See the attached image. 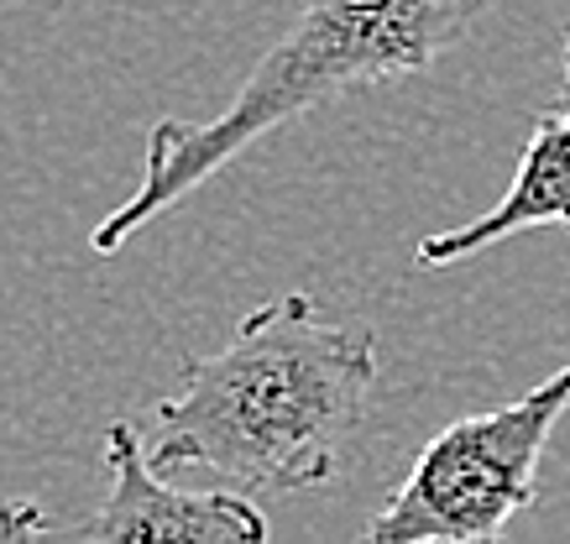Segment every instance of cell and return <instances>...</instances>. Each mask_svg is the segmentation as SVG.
<instances>
[{"label": "cell", "instance_id": "obj_1", "mask_svg": "<svg viewBox=\"0 0 570 544\" xmlns=\"http://www.w3.org/2000/svg\"><path fill=\"white\" fill-rule=\"evenodd\" d=\"M178 377V393L153 414V472H209L242 497H288L335 476L382 367L366 325H335L309 294H283Z\"/></svg>", "mask_w": 570, "mask_h": 544}, {"label": "cell", "instance_id": "obj_2", "mask_svg": "<svg viewBox=\"0 0 570 544\" xmlns=\"http://www.w3.org/2000/svg\"><path fill=\"white\" fill-rule=\"evenodd\" d=\"M487 6L492 0H304L294 27L262 53L215 121L163 116L153 126L141 184L95 226L89 246L100 257L121 251L147 220L174 210L184 194L209 184L294 116L330 106L346 89L424 73L466 42Z\"/></svg>", "mask_w": 570, "mask_h": 544}, {"label": "cell", "instance_id": "obj_3", "mask_svg": "<svg viewBox=\"0 0 570 544\" xmlns=\"http://www.w3.org/2000/svg\"><path fill=\"white\" fill-rule=\"evenodd\" d=\"M570 408V367L523 398L445 424L356 544H487L539 503V461Z\"/></svg>", "mask_w": 570, "mask_h": 544}, {"label": "cell", "instance_id": "obj_4", "mask_svg": "<svg viewBox=\"0 0 570 544\" xmlns=\"http://www.w3.org/2000/svg\"><path fill=\"white\" fill-rule=\"evenodd\" d=\"M105 497L89 544H267V518L242 492H184L153 472L137 424L116 419L100 445Z\"/></svg>", "mask_w": 570, "mask_h": 544}, {"label": "cell", "instance_id": "obj_5", "mask_svg": "<svg viewBox=\"0 0 570 544\" xmlns=\"http://www.w3.org/2000/svg\"><path fill=\"white\" fill-rule=\"evenodd\" d=\"M539 226L570 230V100L534 116L529 137H523L519 168H513V184H508V194L498 205L461 230L424 236L414 257L419 267H450V263H466V257H482V251H492L508 236L539 230Z\"/></svg>", "mask_w": 570, "mask_h": 544}, {"label": "cell", "instance_id": "obj_6", "mask_svg": "<svg viewBox=\"0 0 570 544\" xmlns=\"http://www.w3.org/2000/svg\"><path fill=\"white\" fill-rule=\"evenodd\" d=\"M48 540V513L32 497H6L0 503V544H42Z\"/></svg>", "mask_w": 570, "mask_h": 544}, {"label": "cell", "instance_id": "obj_7", "mask_svg": "<svg viewBox=\"0 0 570 544\" xmlns=\"http://www.w3.org/2000/svg\"><path fill=\"white\" fill-rule=\"evenodd\" d=\"M560 58H566V79H570V27H566V37H560ZM570 100V95H566Z\"/></svg>", "mask_w": 570, "mask_h": 544}, {"label": "cell", "instance_id": "obj_8", "mask_svg": "<svg viewBox=\"0 0 570 544\" xmlns=\"http://www.w3.org/2000/svg\"><path fill=\"white\" fill-rule=\"evenodd\" d=\"M487 544H502V540H487Z\"/></svg>", "mask_w": 570, "mask_h": 544}]
</instances>
